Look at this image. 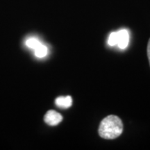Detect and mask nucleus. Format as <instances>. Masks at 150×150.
Instances as JSON below:
<instances>
[{
  "instance_id": "0eeeda50",
  "label": "nucleus",
  "mask_w": 150,
  "mask_h": 150,
  "mask_svg": "<svg viewBox=\"0 0 150 150\" xmlns=\"http://www.w3.org/2000/svg\"><path fill=\"white\" fill-rule=\"evenodd\" d=\"M108 44L110 46H115L117 44V32H112L108 39Z\"/></svg>"
},
{
  "instance_id": "20e7f679",
  "label": "nucleus",
  "mask_w": 150,
  "mask_h": 150,
  "mask_svg": "<svg viewBox=\"0 0 150 150\" xmlns=\"http://www.w3.org/2000/svg\"><path fill=\"white\" fill-rule=\"evenodd\" d=\"M56 105L61 108H67L72 104V99L70 96L59 97L55 101Z\"/></svg>"
},
{
  "instance_id": "39448f33",
  "label": "nucleus",
  "mask_w": 150,
  "mask_h": 150,
  "mask_svg": "<svg viewBox=\"0 0 150 150\" xmlns=\"http://www.w3.org/2000/svg\"><path fill=\"white\" fill-rule=\"evenodd\" d=\"M34 52L35 55L38 58H44L45 56H47L48 52L47 47L44 45H42V43H40L36 48L34 49Z\"/></svg>"
},
{
  "instance_id": "f257e3e1",
  "label": "nucleus",
  "mask_w": 150,
  "mask_h": 150,
  "mask_svg": "<svg viewBox=\"0 0 150 150\" xmlns=\"http://www.w3.org/2000/svg\"><path fill=\"white\" fill-rule=\"evenodd\" d=\"M99 136L104 139H115L123 131V124L117 116L110 115L101 122L99 127Z\"/></svg>"
},
{
  "instance_id": "7ed1b4c3",
  "label": "nucleus",
  "mask_w": 150,
  "mask_h": 150,
  "mask_svg": "<svg viewBox=\"0 0 150 150\" xmlns=\"http://www.w3.org/2000/svg\"><path fill=\"white\" fill-rule=\"evenodd\" d=\"M117 32V44L118 47L126 49L129 42V33L127 29H121Z\"/></svg>"
},
{
  "instance_id": "f03ea898",
  "label": "nucleus",
  "mask_w": 150,
  "mask_h": 150,
  "mask_svg": "<svg viewBox=\"0 0 150 150\" xmlns=\"http://www.w3.org/2000/svg\"><path fill=\"white\" fill-rule=\"evenodd\" d=\"M44 120L48 125L56 126L63 120V117L61 114L55 111V110H50L46 112L44 117Z\"/></svg>"
},
{
  "instance_id": "423d86ee",
  "label": "nucleus",
  "mask_w": 150,
  "mask_h": 150,
  "mask_svg": "<svg viewBox=\"0 0 150 150\" xmlns=\"http://www.w3.org/2000/svg\"><path fill=\"white\" fill-rule=\"evenodd\" d=\"M40 43L41 42L40 41L38 40L37 38H29L26 41V45H27L28 47L33 49V50L36 48Z\"/></svg>"
},
{
  "instance_id": "6e6552de",
  "label": "nucleus",
  "mask_w": 150,
  "mask_h": 150,
  "mask_svg": "<svg viewBox=\"0 0 150 150\" xmlns=\"http://www.w3.org/2000/svg\"><path fill=\"white\" fill-rule=\"evenodd\" d=\"M147 56H148V59H149V65H150V39L149 40V42H148V45H147Z\"/></svg>"
}]
</instances>
